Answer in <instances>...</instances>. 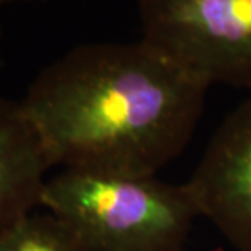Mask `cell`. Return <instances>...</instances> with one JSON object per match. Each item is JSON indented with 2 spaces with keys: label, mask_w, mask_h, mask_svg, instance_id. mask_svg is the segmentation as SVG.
Instances as JSON below:
<instances>
[{
  "label": "cell",
  "mask_w": 251,
  "mask_h": 251,
  "mask_svg": "<svg viewBox=\"0 0 251 251\" xmlns=\"http://www.w3.org/2000/svg\"><path fill=\"white\" fill-rule=\"evenodd\" d=\"M207 89L143 39L91 42L42 68L20 102L52 167L156 177L190 143Z\"/></svg>",
  "instance_id": "6da1fadb"
},
{
  "label": "cell",
  "mask_w": 251,
  "mask_h": 251,
  "mask_svg": "<svg viewBox=\"0 0 251 251\" xmlns=\"http://www.w3.org/2000/svg\"><path fill=\"white\" fill-rule=\"evenodd\" d=\"M41 206L89 251H180L200 216L186 183L76 170L47 178Z\"/></svg>",
  "instance_id": "7a4b0ae2"
},
{
  "label": "cell",
  "mask_w": 251,
  "mask_h": 251,
  "mask_svg": "<svg viewBox=\"0 0 251 251\" xmlns=\"http://www.w3.org/2000/svg\"><path fill=\"white\" fill-rule=\"evenodd\" d=\"M141 39L198 81L251 88V0H138Z\"/></svg>",
  "instance_id": "3957f363"
},
{
  "label": "cell",
  "mask_w": 251,
  "mask_h": 251,
  "mask_svg": "<svg viewBox=\"0 0 251 251\" xmlns=\"http://www.w3.org/2000/svg\"><path fill=\"white\" fill-rule=\"evenodd\" d=\"M186 186L200 216L237 251H251V98L222 120Z\"/></svg>",
  "instance_id": "277c9868"
},
{
  "label": "cell",
  "mask_w": 251,
  "mask_h": 251,
  "mask_svg": "<svg viewBox=\"0 0 251 251\" xmlns=\"http://www.w3.org/2000/svg\"><path fill=\"white\" fill-rule=\"evenodd\" d=\"M52 169L20 100L0 96V235L41 206Z\"/></svg>",
  "instance_id": "5b68a950"
},
{
  "label": "cell",
  "mask_w": 251,
  "mask_h": 251,
  "mask_svg": "<svg viewBox=\"0 0 251 251\" xmlns=\"http://www.w3.org/2000/svg\"><path fill=\"white\" fill-rule=\"evenodd\" d=\"M0 251H89L52 212H29L0 235Z\"/></svg>",
  "instance_id": "8992f818"
},
{
  "label": "cell",
  "mask_w": 251,
  "mask_h": 251,
  "mask_svg": "<svg viewBox=\"0 0 251 251\" xmlns=\"http://www.w3.org/2000/svg\"><path fill=\"white\" fill-rule=\"evenodd\" d=\"M13 2H20V0H0V7H2V5H7V3H13Z\"/></svg>",
  "instance_id": "52a82bcc"
},
{
  "label": "cell",
  "mask_w": 251,
  "mask_h": 251,
  "mask_svg": "<svg viewBox=\"0 0 251 251\" xmlns=\"http://www.w3.org/2000/svg\"><path fill=\"white\" fill-rule=\"evenodd\" d=\"M0 41H2V31H0Z\"/></svg>",
  "instance_id": "ba28073f"
}]
</instances>
